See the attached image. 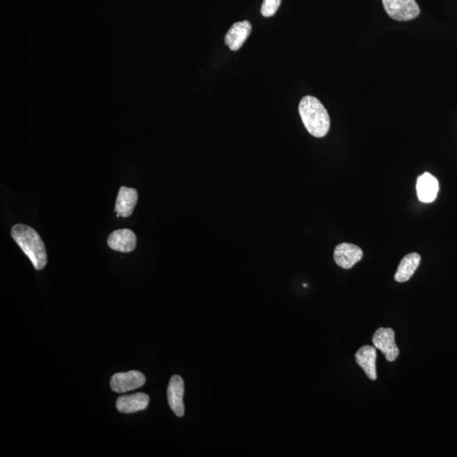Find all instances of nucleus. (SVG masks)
<instances>
[{
	"mask_svg": "<svg viewBox=\"0 0 457 457\" xmlns=\"http://www.w3.org/2000/svg\"><path fill=\"white\" fill-rule=\"evenodd\" d=\"M299 114L305 127L315 138H323L330 128V115L318 99L304 97L300 102Z\"/></svg>",
	"mask_w": 457,
	"mask_h": 457,
	"instance_id": "2",
	"label": "nucleus"
},
{
	"mask_svg": "<svg viewBox=\"0 0 457 457\" xmlns=\"http://www.w3.org/2000/svg\"><path fill=\"white\" fill-rule=\"evenodd\" d=\"M252 32V25L248 21L236 22L228 31L225 36V45L232 51L241 48Z\"/></svg>",
	"mask_w": 457,
	"mask_h": 457,
	"instance_id": "12",
	"label": "nucleus"
},
{
	"mask_svg": "<svg viewBox=\"0 0 457 457\" xmlns=\"http://www.w3.org/2000/svg\"><path fill=\"white\" fill-rule=\"evenodd\" d=\"M376 360L377 351L375 346H362L355 353V362L371 380H377Z\"/></svg>",
	"mask_w": 457,
	"mask_h": 457,
	"instance_id": "10",
	"label": "nucleus"
},
{
	"mask_svg": "<svg viewBox=\"0 0 457 457\" xmlns=\"http://www.w3.org/2000/svg\"><path fill=\"white\" fill-rule=\"evenodd\" d=\"M145 383L146 378L143 374L138 371H129L113 375L111 387L116 393H126L142 387Z\"/></svg>",
	"mask_w": 457,
	"mask_h": 457,
	"instance_id": "5",
	"label": "nucleus"
},
{
	"mask_svg": "<svg viewBox=\"0 0 457 457\" xmlns=\"http://www.w3.org/2000/svg\"><path fill=\"white\" fill-rule=\"evenodd\" d=\"M11 236L29 257L35 269L41 271L48 262L44 241L36 230L26 225H15L11 229Z\"/></svg>",
	"mask_w": 457,
	"mask_h": 457,
	"instance_id": "1",
	"label": "nucleus"
},
{
	"mask_svg": "<svg viewBox=\"0 0 457 457\" xmlns=\"http://www.w3.org/2000/svg\"><path fill=\"white\" fill-rule=\"evenodd\" d=\"M108 245L114 251L131 252L136 248V236L131 230H117L109 235Z\"/></svg>",
	"mask_w": 457,
	"mask_h": 457,
	"instance_id": "8",
	"label": "nucleus"
},
{
	"mask_svg": "<svg viewBox=\"0 0 457 457\" xmlns=\"http://www.w3.org/2000/svg\"><path fill=\"white\" fill-rule=\"evenodd\" d=\"M417 197L421 202H432L435 200L439 193V182L429 173H424L417 179Z\"/></svg>",
	"mask_w": 457,
	"mask_h": 457,
	"instance_id": "13",
	"label": "nucleus"
},
{
	"mask_svg": "<svg viewBox=\"0 0 457 457\" xmlns=\"http://www.w3.org/2000/svg\"><path fill=\"white\" fill-rule=\"evenodd\" d=\"M421 256L419 253L413 252L405 256L398 266L396 275H394V280L399 283L408 281L419 268Z\"/></svg>",
	"mask_w": 457,
	"mask_h": 457,
	"instance_id": "14",
	"label": "nucleus"
},
{
	"mask_svg": "<svg viewBox=\"0 0 457 457\" xmlns=\"http://www.w3.org/2000/svg\"><path fill=\"white\" fill-rule=\"evenodd\" d=\"M363 252L358 246L351 243L339 244L335 249L334 259L338 266L350 269L362 259Z\"/></svg>",
	"mask_w": 457,
	"mask_h": 457,
	"instance_id": "7",
	"label": "nucleus"
},
{
	"mask_svg": "<svg viewBox=\"0 0 457 457\" xmlns=\"http://www.w3.org/2000/svg\"><path fill=\"white\" fill-rule=\"evenodd\" d=\"M150 396L144 393L127 394L117 399L116 408L122 413H134L145 410L150 403Z\"/></svg>",
	"mask_w": 457,
	"mask_h": 457,
	"instance_id": "11",
	"label": "nucleus"
},
{
	"mask_svg": "<svg viewBox=\"0 0 457 457\" xmlns=\"http://www.w3.org/2000/svg\"><path fill=\"white\" fill-rule=\"evenodd\" d=\"M386 13L399 22H409L420 15L416 0H382Z\"/></svg>",
	"mask_w": 457,
	"mask_h": 457,
	"instance_id": "3",
	"label": "nucleus"
},
{
	"mask_svg": "<svg viewBox=\"0 0 457 457\" xmlns=\"http://www.w3.org/2000/svg\"><path fill=\"white\" fill-rule=\"evenodd\" d=\"M281 0H264L261 8V14L264 17H271L275 15L280 6Z\"/></svg>",
	"mask_w": 457,
	"mask_h": 457,
	"instance_id": "15",
	"label": "nucleus"
},
{
	"mask_svg": "<svg viewBox=\"0 0 457 457\" xmlns=\"http://www.w3.org/2000/svg\"><path fill=\"white\" fill-rule=\"evenodd\" d=\"M374 346L385 355L386 360L394 362L399 357L400 351L394 342V331L392 328H380L373 337Z\"/></svg>",
	"mask_w": 457,
	"mask_h": 457,
	"instance_id": "4",
	"label": "nucleus"
},
{
	"mask_svg": "<svg viewBox=\"0 0 457 457\" xmlns=\"http://www.w3.org/2000/svg\"><path fill=\"white\" fill-rule=\"evenodd\" d=\"M138 200V191L127 186H121L115 203V211L117 213V217L131 216Z\"/></svg>",
	"mask_w": 457,
	"mask_h": 457,
	"instance_id": "9",
	"label": "nucleus"
},
{
	"mask_svg": "<svg viewBox=\"0 0 457 457\" xmlns=\"http://www.w3.org/2000/svg\"><path fill=\"white\" fill-rule=\"evenodd\" d=\"M185 384L182 378L179 375L170 378L169 386H168L167 394L168 401L172 411L174 412L175 415L179 417H183L185 413V406L183 402V396H184Z\"/></svg>",
	"mask_w": 457,
	"mask_h": 457,
	"instance_id": "6",
	"label": "nucleus"
}]
</instances>
